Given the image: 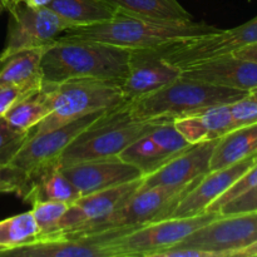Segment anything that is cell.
<instances>
[{
	"instance_id": "cell-1",
	"label": "cell",
	"mask_w": 257,
	"mask_h": 257,
	"mask_svg": "<svg viewBox=\"0 0 257 257\" xmlns=\"http://www.w3.org/2000/svg\"><path fill=\"white\" fill-rule=\"evenodd\" d=\"M205 22H157L118 12L112 19L67 29L59 39L90 40L125 49H157L220 32Z\"/></svg>"
},
{
	"instance_id": "cell-2",
	"label": "cell",
	"mask_w": 257,
	"mask_h": 257,
	"mask_svg": "<svg viewBox=\"0 0 257 257\" xmlns=\"http://www.w3.org/2000/svg\"><path fill=\"white\" fill-rule=\"evenodd\" d=\"M132 49L90 40L58 38L43 54L40 70L45 83L90 78L122 84L130 70Z\"/></svg>"
},
{
	"instance_id": "cell-3",
	"label": "cell",
	"mask_w": 257,
	"mask_h": 257,
	"mask_svg": "<svg viewBox=\"0 0 257 257\" xmlns=\"http://www.w3.org/2000/svg\"><path fill=\"white\" fill-rule=\"evenodd\" d=\"M248 94L250 92L246 90L180 77L151 94L124 102L123 107L133 120H173L213 105L232 104Z\"/></svg>"
},
{
	"instance_id": "cell-4",
	"label": "cell",
	"mask_w": 257,
	"mask_h": 257,
	"mask_svg": "<svg viewBox=\"0 0 257 257\" xmlns=\"http://www.w3.org/2000/svg\"><path fill=\"white\" fill-rule=\"evenodd\" d=\"M171 119L133 120L123 104L112 108L83 131L59 156L60 168L99 158L117 157L131 143Z\"/></svg>"
},
{
	"instance_id": "cell-5",
	"label": "cell",
	"mask_w": 257,
	"mask_h": 257,
	"mask_svg": "<svg viewBox=\"0 0 257 257\" xmlns=\"http://www.w3.org/2000/svg\"><path fill=\"white\" fill-rule=\"evenodd\" d=\"M50 113L30 130V135H40L73 122L80 117L112 109L125 102L120 85L90 78L69 79L60 83L43 82Z\"/></svg>"
},
{
	"instance_id": "cell-6",
	"label": "cell",
	"mask_w": 257,
	"mask_h": 257,
	"mask_svg": "<svg viewBox=\"0 0 257 257\" xmlns=\"http://www.w3.org/2000/svg\"><path fill=\"white\" fill-rule=\"evenodd\" d=\"M198 181L190 183V185L181 186V187H165V186L151 188L141 187L112 215L100 218V220L77 226L70 230L50 233L44 237H40L39 240L52 237V236H82L113 230V228L138 227V226L146 225V223L153 222V221L167 218L173 212L176 205L180 202L181 198Z\"/></svg>"
},
{
	"instance_id": "cell-7",
	"label": "cell",
	"mask_w": 257,
	"mask_h": 257,
	"mask_svg": "<svg viewBox=\"0 0 257 257\" xmlns=\"http://www.w3.org/2000/svg\"><path fill=\"white\" fill-rule=\"evenodd\" d=\"M220 215L215 211H205L190 217H167L146 223L112 241L115 257H153L155 253L177 245Z\"/></svg>"
},
{
	"instance_id": "cell-8",
	"label": "cell",
	"mask_w": 257,
	"mask_h": 257,
	"mask_svg": "<svg viewBox=\"0 0 257 257\" xmlns=\"http://www.w3.org/2000/svg\"><path fill=\"white\" fill-rule=\"evenodd\" d=\"M9 14L8 34L2 53L29 48H48L67 29L70 23L49 8H33L24 0H0Z\"/></svg>"
},
{
	"instance_id": "cell-9",
	"label": "cell",
	"mask_w": 257,
	"mask_h": 257,
	"mask_svg": "<svg viewBox=\"0 0 257 257\" xmlns=\"http://www.w3.org/2000/svg\"><path fill=\"white\" fill-rule=\"evenodd\" d=\"M255 43H257V15L245 24L232 29H221L220 32L205 37L165 45L153 49V52L182 70L205 60L233 54L236 50Z\"/></svg>"
},
{
	"instance_id": "cell-10",
	"label": "cell",
	"mask_w": 257,
	"mask_h": 257,
	"mask_svg": "<svg viewBox=\"0 0 257 257\" xmlns=\"http://www.w3.org/2000/svg\"><path fill=\"white\" fill-rule=\"evenodd\" d=\"M257 241V211L220 215L178 242V246L200 248L213 257H232L236 251Z\"/></svg>"
},
{
	"instance_id": "cell-11",
	"label": "cell",
	"mask_w": 257,
	"mask_h": 257,
	"mask_svg": "<svg viewBox=\"0 0 257 257\" xmlns=\"http://www.w3.org/2000/svg\"><path fill=\"white\" fill-rule=\"evenodd\" d=\"M140 227V226H138ZM137 227L113 228L82 236H52L4 251L17 257H115L112 241Z\"/></svg>"
},
{
	"instance_id": "cell-12",
	"label": "cell",
	"mask_w": 257,
	"mask_h": 257,
	"mask_svg": "<svg viewBox=\"0 0 257 257\" xmlns=\"http://www.w3.org/2000/svg\"><path fill=\"white\" fill-rule=\"evenodd\" d=\"M109 109H103L99 112L80 117L73 122L58 127L55 130L48 131L40 135H29L28 140L22 146L10 165L25 171L28 176L43 170L47 166L54 165L59 161V156L63 151L90 124L102 117Z\"/></svg>"
},
{
	"instance_id": "cell-13",
	"label": "cell",
	"mask_w": 257,
	"mask_h": 257,
	"mask_svg": "<svg viewBox=\"0 0 257 257\" xmlns=\"http://www.w3.org/2000/svg\"><path fill=\"white\" fill-rule=\"evenodd\" d=\"M256 162L257 153L227 167L210 171L181 198L170 217H190L205 212L213 201L223 195Z\"/></svg>"
},
{
	"instance_id": "cell-14",
	"label": "cell",
	"mask_w": 257,
	"mask_h": 257,
	"mask_svg": "<svg viewBox=\"0 0 257 257\" xmlns=\"http://www.w3.org/2000/svg\"><path fill=\"white\" fill-rule=\"evenodd\" d=\"M182 70L163 60L153 49L132 50L130 70L120 84L125 102L151 94L181 77Z\"/></svg>"
},
{
	"instance_id": "cell-15",
	"label": "cell",
	"mask_w": 257,
	"mask_h": 257,
	"mask_svg": "<svg viewBox=\"0 0 257 257\" xmlns=\"http://www.w3.org/2000/svg\"><path fill=\"white\" fill-rule=\"evenodd\" d=\"M143 180H145V176L132 182L122 183L114 187L104 188V190L80 196L78 200L70 203L68 210L60 218L55 232L70 230L77 226L112 215L131 196L135 195L142 187Z\"/></svg>"
},
{
	"instance_id": "cell-16",
	"label": "cell",
	"mask_w": 257,
	"mask_h": 257,
	"mask_svg": "<svg viewBox=\"0 0 257 257\" xmlns=\"http://www.w3.org/2000/svg\"><path fill=\"white\" fill-rule=\"evenodd\" d=\"M62 172L79 191L80 196L132 182L145 176L137 167L118 156L75 163L62 168Z\"/></svg>"
},
{
	"instance_id": "cell-17",
	"label": "cell",
	"mask_w": 257,
	"mask_h": 257,
	"mask_svg": "<svg viewBox=\"0 0 257 257\" xmlns=\"http://www.w3.org/2000/svg\"><path fill=\"white\" fill-rule=\"evenodd\" d=\"M216 142L217 140L193 145L157 171L145 176L142 188L181 187L202 178L210 172V161Z\"/></svg>"
},
{
	"instance_id": "cell-18",
	"label": "cell",
	"mask_w": 257,
	"mask_h": 257,
	"mask_svg": "<svg viewBox=\"0 0 257 257\" xmlns=\"http://www.w3.org/2000/svg\"><path fill=\"white\" fill-rule=\"evenodd\" d=\"M181 77L251 92L257 87V63L232 54L223 55L185 68Z\"/></svg>"
},
{
	"instance_id": "cell-19",
	"label": "cell",
	"mask_w": 257,
	"mask_h": 257,
	"mask_svg": "<svg viewBox=\"0 0 257 257\" xmlns=\"http://www.w3.org/2000/svg\"><path fill=\"white\" fill-rule=\"evenodd\" d=\"M47 48H29L12 53H0V87H42L43 54Z\"/></svg>"
},
{
	"instance_id": "cell-20",
	"label": "cell",
	"mask_w": 257,
	"mask_h": 257,
	"mask_svg": "<svg viewBox=\"0 0 257 257\" xmlns=\"http://www.w3.org/2000/svg\"><path fill=\"white\" fill-rule=\"evenodd\" d=\"M79 197V191L63 175L59 163H54L29 176V190L23 201L30 205L38 201L72 203Z\"/></svg>"
},
{
	"instance_id": "cell-21",
	"label": "cell",
	"mask_w": 257,
	"mask_h": 257,
	"mask_svg": "<svg viewBox=\"0 0 257 257\" xmlns=\"http://www.w3.org/2000/svg\"><path fill=\"white\" fill-rule=\"evenodd\" d=\"M257 153V123L235 128L218 138L210 161V171L227 167Z\"/></svg>"
},
{
	"instance_id": "cell-22",
	"label": "cell",
	"mask_w": 257,
	"mask_h": 257,
	"mask_svg": "<svg viewBox=\"0 0 257 257\" xmlns=\"http://www.w3.org/2000/svg\"><path fill=\"white\" fill-rule=\"evenodd\" d=\"M48 8L73 27L107 22L118 13L105 0H52Z\"/></svg>"
},
{
	"instance_id": "cell-23",
	"label": "cell",
	"mask_w": 257,
	"mask_h": 257,
	"mask_svg": "<svg viewBox=\"0 0 257 257\" xmlns=\"http://www.w3.org/2000/svg\"><path fill=\"white\" fill-rule=\"evenodd\" d=\"M118 12L157 22H191L193 17L178 0H105Z\"/></svg>"
},
{
	"instance_id": "cell-24",
	"label": "cell",
	"mask_w": 257,
	"mask_h": 257,
	"mask_svg": "<svg viewBox=\"0 0 257 257\" xmlns=\"http://www.w3.org/2000/svg\"><path fill=\"white\" fill-rule=\"evenodd\" d=\"M49 113L50 105L42 85L39 89L28 93L13 103L3 117L17 131L28 132L42 122Z\"/></svg>"
},
{
	"instance_id": "cell-25",
	"label": "cell",
	"mask_w": 257,
	"mask_h": 257,
	"mask_svg": "<svg viewBox=\"0 0 257 257\" xmlns=\"http://www.w3.org/2000/svg\"><path fill=\"white\" fill-rule=\"evenodd\" d=\"M118 157L137 167L145 176L151 175L172 160L156 145L155 141L150 137V133L131 143L118 155Z\"/></svg>"
},
{
	"instance_id": "cell-26",
	"label": "cell",
	"mask_w": 257,
	"mask_h": 257,
	"mask_svg": "<svg viewBox=\"0 0 257 257\" xmlns=\"http://www.w3.org/2000/svg\"><path fill=\"white\" fill-rule=\"evenodd\" d=\"M38 236L39 227L32 211L0 221V245L4 246L7 250L33 242L37 240Z\"/></svg>"
},
{
	"instance_id": "cell-27",
	"label": "cell",
	"mask_w": 257,
	"mask_h": 257,
	"mask_svg": "<svg viewBox=\"0 0 257 257\" xmlns=\"http://www.w3.org/2000/svg\"><path fill=\"white\" fill-rule=\"evenodd\" d=\"M197 115L200 117L203 127L206 128L210 141L218 140L236 128L230 104L213 105V107L206 108L201 112H197Z\"/></svg>"
},
{
	"instance_id": "cell-28",
	"label": "cell",
	"mask_w": 257,
	"mask_h": 257,
	"mask_svg": "<svg viewBox=\"0 0 257 257\" xmlns=\"http://www.w3.org/2000/svg\"><path fill=\"white\" fill-rule=\"evenodd\" d=\"M69 205L70 203L58 202V201H38L32 203L33 216L39 227L38 238L57 231L60 218L68 210Z\"/></svg>"
},
{
	"instance_id": "cell-29",
	"label": "cell",
	"mask_w": 257,
	"mask_h": 257,
	"mask_svg": "<svg viewBox=\"0 0 257 257\" xmlns=\"http://www.w3.org/2000/svg\"><path fill=\"white\" fill-rule=\"evenodd\" d=\"M150 137L155 141L156 145L171 158L177 157L178 155L187 151L193 145L188 143L182 137L180 132L173 125V120H167L158 125L156 130L150 133Z\"/></svg>"
},
{
	"instance_id": "cell-30",
	"label": "cell",
	"mask_w": 257,
	"mask_h": 257,
	"mask_svg": "<svg viewBox=\"0 0 257 257\" xmlns=\"http://www.w3.org/2000/svg\"><path fill=\"white\" fill-rule=\"evenodd\" d=\"M29 135L30 131H17L4 119L3 115H0V165H10Z\"/></svg>"
},
{
	"instance_id": "cell-31",
	"label": "cell",
	"mask_w": 257,
	"mask_h": 257,
	"mask_svg": "<svg viewBox=\"0 0 257 257\" xmlns=\"http://www.w3.org/2000/svg\"><path fill=\"white\" fill-rule=\"evenodd\" d=\"M257 186V162L252 166L251 168H248L227 191H226L223 195H221L217 200L213 201L210 206L207 207L206 211H215L218 212L221 207L223 205H226L230 201L235 200V198L240 197L243 193L248 192L250 190H252L253 187Z\"/></svg>"
},
{
	"instance_id": "cell-32",
	"label": "cell",
	"mask_w": 257,
	"mask_h": 257,
	"mask_svg": "<svg viewBox=\"0 0 257 257\" xmlns=\"http://www.w3.org/2000/svg\"><path fill=\"white\" fill-rule=\"evenodd\" d=\"M236 128L257 123V99L250 94L230 104Z\"/></svg>"
},
{
	"instance_id": "cell-33",
	"label": "cell",
	"mask_w": 257,
	"mask_h": 257,
	"mask_svg": "<svg viewBox=\"0 0 257 257\" xmlns=\"http://www.w3.org/2000/svg\"><path fill=\"white\" fill-rule=\"evenodd\" d=\"M0 183H10L18 187V196L24 198L29 190V176L13 165H0Z\"/></svg>"
},
{
	"instance_id": "cell-34",
	"label": "cell",
	"mask_w": 257,
	"mask_h": 257,
	"mask_svg": "<svg viewBox=\"0 0 257 257\" xmlns=\"http://www.w3.org/2000/svg\"><path fill=\"white\" fill-rule=\"evenodd\" d=\"M257 211V186L243 193L240 197L230 201L218 210L221 215H232V213L252 212Z\"/></svg>"
},
{
	"instance_id": "cell-35",
	"label": "cell",
	"mask_w": 257,
	"mask_h": 257,
	"mask_svg": "<svg viewBox=\"0 0 257 257\" xmlns=\"http://www.w3.org/2000/svg\"><path fill=\"white\" fill-rule=\"evenodd\" d=\"M39 89V88H37ZM37 89L33 88H20V87H0V115L4 114L13 103L17 102L19 98L24 97L30 92Z\"/></svg>"
},
{
	"instance_id": "cell-36",
	"label": "cell",
	"mask_w": 257,
	"mask_h": 257,
	"mask_svg": "<svg viewBox=\"0 0 257 257\" xmlns=\"http://www.w3.org/2000/svg\"><path fill=\"white\" fill-rule=\"evenodd\" d=\"M232 55H235V57L237 58H241V59L250 60V62L257 63V43L248 45V47L242 48V49L236 50Z\"/></svg>"
},
{
	"instance_id": "cell-37",
	"label": "cell",
	"mask_w": 257,
	"mask_h": 257,
	"mask_svg": "<svg viewBox=\"0 0 257 257\" xmlns=\"http://www.w3.org/2000/svg\"><path fill=\"white\" fill-rule=\"evenodd\" d=\"M232 257H257V241L242 250L236 251Z\"/></svg>"
},
{
	"instance_id": "cell-38",
	"label": "cell",
	"mask_w": 257,
	"mask_h": 257,
	"mask_svg": "<svg viewBox=\"0 0 257 257\" xmlns=\"http://www.w3.org/2000/svg\"><path fill=\"white\" fill-rule=\"evenodd\" d=\"M24 2L30 7L39 9V8H48L52 0H24Z\"/></svg>"
},
{
	"instance_id": "cell-39",
	"label": "cell",
	"mask_w": 257,
	"mask_h": 257,
	"mask_svg": "<svg viewBox=\"0 0 257 257\" xmlns=\"http://www.w3.org/2000/svg\"><path fill=\"white\" fill-rule=\"evenodd\" d=\"M18 187L10 183H0V193H15L18 195Z\"/></svg>"
},
{
	"instance_id": "cell-40",
	"label": "cell",
	"mask_w": 257,
	"mask_h": 257,
	"mask_svg": "<svg viewBox=\"0 0 257 257\" xmlns=\"http://www.w3.org/2000/svg\"><path fill=\"white\" fill-rule=\"evenodd\" d=\"M250 95H251V97L256 98V99H257V87L255 88V89L251 90V92H250Z\"/></svg>"
},
{
	"instance_id": "cell-41",
	"label": "cell",
	"mask_w": 257,
	"mask_h": 257,
	"mask_svg": "<svg viewBox=\"0 0 257 257\" xmlns=\"http://www.w3.org/2000/svg\"><path fill=\"white\" fill-rule=\"evenodd\" d=\"M5 250H7V248H5L4 246H2V245H0V253H3V252H4Z\"/></svg>"
},
{
	"instance_id": "cell-42",
	"label": "cell",
	"mask_w": 257,
	"mask_h": 257,
	"mask_svg": "<svg viewBox=\"0 0 257 257\" xmlns=\"http://www.w3.org/2000/svg\"><path fill=\"white\" fill-rule=\"evenodd\" d=\"M2 8H3V7H2V2H0V10H2Z\"/></svg>"
}]
</instances>
